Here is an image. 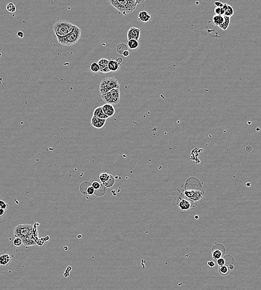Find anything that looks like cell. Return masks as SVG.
I'll list each match as a JSON object with an SVG mask.
<instances>
[{"label": "cell", "instance_id": "cell-1", "mask_svg": "<svg viewBox=\"0 0 261 290\" xmlns=\"http://www.w3.org/2000/svg\"><path fill=\"white\" fill-rule=\"evenodd\" d=\"M76 25L67 20H59L53 26V30L56 37H64L69 34Z\"/></svg>", "mask_w": 261, "mask_h": 290}, {"label": "cell", "instance_id": "cell-2", "mask_svg": "<svg viewBox=\"0 0 261 290\" xmlns=\"http://www.w3.org/2000/svg\"><path fill=\"white\" fill-rule=\"evenodd\" d=\"M81 30L75 26L71 33L64 37H56L58 43L63 46H71L76 44L81 37Z\"/></svg>", "mask_w": 261, "mask_h": 290}, {"label": "cell", "instance_id": "cell-3", "mask_svg": "<svg viewBox=\"0 0 261 290\" xmlns=\"http://www.w3.org/2000/svg\"><path fill=\"white\" fill-rule=\"evenodd\" d=\"M114 88H120V84L118 81L113 77H109L103 79L99 86V92L102 94H104L110 91Z\"/></svg>", "mask_w": 261, "mask_h": 290}, {"label": "cell", "instance_id": "cell-4", "mask_svg": "<svg viewBox=\"0 0 261 290\" xmlns=\"http://www.w3.org/2000/svg\"><path fill=\"white\" fill-rule=\"evenodd\" d=\"M103 100L106 103L117 105L120 101V88H114L104 94L101 95Z\"/></svg>", "mask_w": 261, "mask_h": 290}, {"label": "cell", "instance_id": "cell-5", "mask_svg": "<svg viewBox=\"0 0 261 290\" xmlns=\"http://www.w3.org/2000/svg\"><path fill=\"white\" fill-rule=\"evenodd\" d=\"M33 226L31 224H18L13 230V235L16 238H21L31 234Z\"/></svg>", "mask_w": 261, "mask_h": 290}, {"label": "cell", "instance_id": "cell-6", "mask_svg": "<svg viewBox=\"0 0 261 290\" xmlns=\"http://www.w3.org/2000/svg\"><path fill=\"white\" fill-rule=\"evenodd\" d=\"M109 3L117 10L121 13L126 15L127 1H117V0H109Z\"/></svg>", "mask_w": 261, "mask_h": 290}, {"label": "cell", "instance_id": "cell-7", "mask_svg": "<svg viewBox=\"0 0 261 290\" xmlns=\"http://www.w3.org/2000/svg\"><path fill=\"white\" fill-rule=\"evenodd\" d=\"M224 248L222 244L215 245L212 248V257L215 260H218L221 258V257L224 255Z\"/></svg>", "mask_w": 261, "mask_h": 290}, {"label": "cell", "instance_id": "cell-8", "mask_svg": "<svg viewBox=\"0 0 261 290\" xmlns=\"http://www.w3.org/2000/svg\"><path fill=\"white\" fill-rule=\"evenodd\" d=\"M141 31L139 28L135 27H131L129 29L127 33L128 40H136L139 41L140 37Z\"/></svg>", "mask_w": 261, "mask_h": 290}, {"label": "cell", "instance_id": "cell-9", "mask_svg": "<svg viewBox=\"0 0 261 290\" xmlns=\"http://www.w3.org/2000/svg\"><path fill=\"white\" fill-rule=\"evenodd\" d=\"M100 66V74H106L110 72L108 67V64L109 60L106 58H101L98 62Z\"/></svg>", "mask_w": 261, "mask_h": 290}, {"label": "cell", "instance_id": "cell-10", "mask_svg": "<svg viewBox=\"0 0 261 290\" xmlns=\"http://www.w3.org/2000/svg\"><path fill=\"white\" fill-rule=\"evenodd\" d=\"M103 110L104 111L105 113L109 117H110L114 116V114L115 113V109L113 105L109 103H105L102 106Z\"/></svg>", "mask_w": 261, "mask_h": 290}, {"label": "cell", "instance_id": "cell-11", "mask_svg": "<svg viewBox=\"0 0 261 290\" xmlns=\"http://www.w3.org/2000/svg\"><path fill=\"white\" fill-rule=\"evenodd\" d=\"M21 239L23 240V244L25 247L32 246L36 244V242H35V239L32 236L31 234L26 237H22Z\"/></svg>", "mask_w": 261, "mask_h": 290}, {"label": "cell", "instance_id": "cell-12", "mask_svg": "<svg viewBox=\"0 0 261 290\" xmlns=\"http://www.w3.org/2000/svg\"><path fill=\"white\" fill-rule=\"evenodd\" d=\"M138 20L140 21H141L144 23H148V21H149V20H151V16L149 12L145 11H141L138 13Z\"/></svg>", "mask_w": 261, "mask_h": 290}, {"label": "cell", "instance_id": "cell-13", "mask_svg": "<svg viewBox=\"0 0 261 290\" xmlns=\"http://www.w3.org/2000/svg\"><path fill=\"white\" fill-rule=\"evenodd\" d=\"M178 205L179 208L183 211L188 210L191 207V203L184 199L180 198Z\"/></svg>", "mask_w": 261, "mask_h": 290}, {"label": "cell", "instance_id": "cell-14", "mask_svg": "<svg viewBox=\"0 0 261 290\" xmlns=\"http://www.w3.org/2000/svg\"><path fill=\"white\" fill-rule=\"evenodd\" d=\"M93 116H96L102 120H107L109 117L107 116L103 110L102 107H98L94 110Z\"/></svg>", "mask_w": 261, "mask_h": 290}, {"label": "cell", "instance_id": "cell-15", "mask_svg": "<svg viewBox=\"0 0 261 290\" xmlns=\"http://www.w3.org/2000/svg\"><path fill=\"white\" fill-rule=\"evenodd\" d=\"M120 64L116 61V59H110L108 64V67L111 72H117L120 67Z\"/></svg>", "mask_w": 261, "mask_h": 290}, {"label": "cell", "instance_id": "cell-16", "mask_svg": "<svg viewBox=\"0 0 261 290\" xmlns=\"http://www.w3.org/2000/svg\"><path fill=\"white\" fill-rule=\"evenodd\" d=\"M138 4V0H133V1H127V11L126 13H129L135 10L137 5Z\"/></svg>", "mask_w": 261, "mask_h": 290}, {"label": "cell", "instance_id": "cell-17", "mask_svg": "<svg viewBox=\"0 0 261 290\" xmlns=\"http://www.w3.org/2000/svg\"><path fill=\"white\" fill-rule=\"evenodd\" d=\"M224 16L221 15H214L212 18L213 23L215 26L219 27L224 23Z\"/></svg>", "mask_w": 261, "mask_h": 290}, {"label": "cell", "instance_id": "cell-18", "mask_svg": "<svg viewBox=\"0 0 261 290\" xmlns=\"http://www.w3.org/2000/svg\"><path fill=\"white\" fill-rule=\"evenodd\" d=\"M128 47L132 50H135L140 47L139 41L136 40H128Z\"/></svg>", "mask_w": 261, "mask_h": 290}, {"label": "cell", "instance_id": "cell-19", "mask_svg": "<svg viewBox=\"0 0 261 290\" xmlns=\"http://www.w3.org/2000/svg\"><path fill=\"white\" fill-rule=\"evenodd\" d=\"M10 261L11 258L8 254H4L0 257V264L1 266H6L10 263Z\"/></svg>", "mask_w": 261, "mask_h": 290}, {"label": "cell", "instance_id": "cell-20", "mask_svg": "<svg viewBox=\"0 0 261 290\" xmlns=\"http://www.w3.org/2000/svg\"><path fill=\"white\" fill-rule=\"evenodd\" d=\"M89 68L93 73H99L100 72V66L98 62H92L90 64Z\"/></svg>", "mask_w": 261, "mask_h": 290}, {"label": "cell", "instance_id": "cell-21", "mask_svg": "<svg viewBox=\"0 0 261 290\" xmlns=\"http://www.w3.org/2000/svg\"><path fill=\"white\" fill-rule=\"evenodd\" d=\"M224 23L219 28L224 31H226L227 30V29L228 28V27L229 26L230 22H231V18L224 16Z\"/></svg>", "mask_w": 261, "mask_h": 290}, {"label": "cell", "instance_id": "cell-22", "mask_svg": "<svg viewBox=\"0 0 261 290\" xmlns=\"http://www.w3.org/2000/svg\"><path fill=\"white\" fill-rule=\"evenodd\" d=\"M114 183H115V179L114 178V177L113 176H111L110 175L109 179L104 183H103L102 184L105 187L109 188V187H111L114 185Z\"/></svg>", "mask_w": 261, "mask_h": 290}, {"label": "cell", "instance_id": "cell-23", "mask_svg": "<svg viewBox=\"0 0 261 290\" xmlns=\"http://www.w3.org/2000/svg\"><path fill=\"white\" fill-rule=\"evenodd\" d=\"M219 272L223 276H226L229 273V267L227 265L221 266L219 268Z\"/></svg>", "mask_w": 261, "mask_h": 290}, {"label": "cell", "instance_id": "cell-24", "mask_svg": "<svg viewBox=\"0 0 261 290\" xmlns=\"http://www.w3.org/2000/svg\"><path fill=\"white\" fill-rule=\"evenodd\" d=\"M110 176V175L109 174H107L106 173H101V174L99 175V179L100 181L101 182V183H104L105 181H106L107 180H108L109 179Z\"/></svg>", "mask_w": 261, "mask_h": 290}, {"label": "cell", "instance_id": "cell-25", "mask_svg": "<svg viewBox=\"0 0 261 290\" xmlns=\"http://www.w3.org/2000/svg\"><path fill=\"white\" fill-rule=\"evenodd\" d=\"M6 10L11 13H15L16 11V7L12 3H8L6 6Z\"/></svg>", "mask_w": 261, "mask_h": 290}, {"label": "cell", "instance_id": "cell-26", "mask_svg": "<svg viewBox=\"0 0 261 290\" xmlns=\"http://www.w3.org/2000/svg\"><path fill=\"white\" fill-rule=\"evenodd\" d=\"M214 13H215V15L224 16L225 11L222 8L215 7V8H214Z\"/></svg>", "mask_w": 261, "mask_h": 290}, {"label": "cell", "instance_id": "cell-27", "mask_svg": "<svg viewBox=\"0 0 261 290\" xmlns=\"http://www.w3.org/2000/svg\"><path fill=\"white\" fill-rule=\"evenodd\" d=\"M234 14V10L232 6L228 5V8L226 11L225 12L224 16L231 18Z\"/></svg>", "mask_w": 261, "mask_h": 290}, {"label": "cell", "instance_id": "cell-28", "mask_svg": "<svg viewBox=\"0 0 261 290\" xmlns=\"http://www.w3.org/2000/svg\"><path fill=\"white\" fill-rule=\"evenodd\" d=\"M106 122V120H102L100 122H98L95 125H94L93 127L95 128H97V129H100L104 126Z\"/></svg>", "mask_w": 261, "mask_h": 290}, {"label": "cell", "instance_id": "cell-29", "mask_svg": "<svg viewBox=\"0 0 261 290\" xmlns=\"http://www.w3.org/2000/svg\"><path fill=\"white\" fill-rule=\"evenodd\" d=\"M13 244L16 247H20L23 244V240L21 238H16L13 240Z\"/></svg>", "mask_w": 261, "mask_h": 290}, {"label": "cell", "instance_id": "cell-30", "mask_svg": "<svg viewBox=\"0 0 261 290\" xmlns=\"http://www.w3.org/2000/svg\"><path fill=\"white\" fill-rule=\"evenodd\" d=\"M101 120H102V119L99 118L98 117L93 116L91 119V125L93 127L94 125H95L96 123H97L98 122H100Z\"/></svg>", "mask_w": 261, "mask_h": 290}, {"label": "cell", "instance_id": "cell-31", "mask_svg": "<svg viewBox=\"0 0 261 290\" xmlns=\"http://www.w3.org/2000/svg\"><path fill=\"white\" fill-rule=\"evenodd\" d=\"M101 185H102V184H101L98 181H94L91 184V186L94 188V189L95 190H98L100 189V187H101Z\"/></svg>", "mask_w": 261, "mask_h": 290}, {"label": "cell", "instance_id": "cell-32", "mask_svg": "<svg viewBox=\"0 0 261 290\" xmlns=\"http://www.w3.org/2000/svg\"><path fill=\"white\" fill-rule=\"evenodd\" d=\"M95 192V190L93 187L92 186H88L87 189V194L90 195H92Z\"/></svg>", "mask_w": 261, "mask_h": 290}, {"label": "cell", "instance_id": "cell-33", "mask_svg": "<svg viewBox=\"0 0 261 290\" xmlns=\"http://www.w3.org/2000/svg\"><path fill=\"white\" fill-rule=\"evenodd\" d=\"M217 262L219 266H223V265H225V264H226V260L224 258H221L217 260Z\"/></svg>", "mask_w": 261, "mask_h": 290}, {"label": "cell", "instance_id": "cell-34", "mask_svg": "<svg viewBox=\"0 0 261 290\" xmlns=\"http://www.w3.org/2000/svg\"><path fill=\"white\" fill-rule=\"evenodd\" d=\"M0 202H1V204H0L1 208H2V209H5H5H6V208L7 207V206H8V205H7V204H6V203H5L4 201H3L2 200H1L0 201Z\"/></svg>", "mask_w": 261, "mask_h": 290}, {"label": "cell", "instance_id": "cell-35", "mask_svg": "<svg viewBox=\"0 0 261 290\" xmlns=\"http://www.w3.org/2000/svg\"><path fill=\"white\" fill-rule=\"evenodd\" d=\"M16 35H17L18 37H19L20 39H23V37H24V33H23V31L20 30V31H18Z\"/></svg>", "mask_w": 261, "mask_h": 290}, {"label": "cell", "instance_id": "cell-36", "mask_svg": "<svg viewBox=\"0 0 261 290\" xmlns=\"http://www.w3.org/2000/svg\"><path fill=\"white\" fill-rule=\"evenodd\" d=\"M215 6L217 7H220V8H222L223 6L224 5V4H223L222 2H219V1H217V2H215Z\"/></svg>", "mask_w": 261, "mask_h": 290}, {"label": "cell", "instance_id": "cell-37", "mask_svg": "<svg viewBox=\"0 0 261 290\" xmlns=\"http://www.w3.org/2000/svg\"><path fill=\"white\" fill-rule=\"evenodd\" d=\"M207 265L209 266V267H213L215 266V263L213 261H209L207 263Z\"/></svg>", "mask_w": 261, "mask_h": 290}, {"label": "cell", "instance_id": "cell-38", "mask_svg": "<svg viewBox=\"0 0 261 290\" xmlns=\"http://www.w3.org/2000/svg\"><path fill=\"white\" fill-rule=\"evenodd\" d=\"M130 54V52L128 51V50H125V52H124L123 53H122V55L124 57H128V56Z\"/></svg>", "mask_w": 261, "mask_h": 290}, {"label": "cell", "instance_id": "cell-39", "mask_svg": "<svg viewBox=\"0 0 261 290\" xmlns=\"http://www.w3.org/2000/svg\"><path fill=\"white\" fill-rule=\"evenodd\" d=\"M228 8V5L227 4H224V5L223 6L222 8L225 11V12L227 10Z\"/></svg>", "mask_w": 261, "mask_h": 290}, {"label": "cell", "instance_id": "cell-40", "mask_svg": "<svg viewBox=\"0 0 261 290\" xmlns=\"http://www.w3.org/2000/svg\"><path fill=\"white\" fill-rule=\"evenodd\" d=\"M116 61L119 63V64L121 65L122 62V58H116Z\"/></svg>", "mask_w": 261, "mask_h": 290}, {"label": "cell", "instance_id": "cell-41", "mask_svg": "<svg viewBox=\"0 0 261 290\" xmlns=\"http://www.w3.org/2000/svg\"><path fill=\"white\" fill-rule=\"evenodd\" d=\"M5 209H2V208L0 209V215L1 216H2L3 215L5 214Z\"/></svg>", "mask_w": 261, "mask_h": 290}, {"label": "cell", "instance_id": "cell-42", "mask_svg": "<svg viewBox=\"0 0 261 290\" xmlns=\"http://www.w3.org/2000/svg\"><path fill=\"white\" fill-rule=\"evenodd\" d=\"M246 150L247 152H250L252 151V147L250 146H247L246 148Z\"/></svg>", "mask_w": 261, "mask_h": 290}, {"label": "cell", "instance_id": "cell-43", "mask_svg": "<svg viewBox=\"0 0 261 290\" xmlns=\"http://www.w3.org/2000/svg\"><path fill=\"white\" fill-rule=\"evenodd\" d=\"M229 269H231L232 270V269H233L234 268V266L232 265H229Z\"/></svg>", "mask_w": 261, "mask_h": 290}, {"label": "cell", "instance_id": "cell-44", "mask_svg": "<svg viewBox=\"0 0 261 290\" xmlns=\"http://www.w3.org/2000/svg\"><path fill=\"white\" fill-rule=\"evenodd\" d=\"M246 185L250 186V182H249V184H246Z\"/></svg>", "mask_w": 261, "mask_h": 290}]
</instances>
